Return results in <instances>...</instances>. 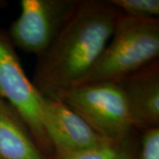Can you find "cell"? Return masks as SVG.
Listing matches in <instances>:
<instances>
[{"label":"cell","instance_id":"obj_1","mask_svg":"<svg viewBox=\"0 0 159 159\" xmlns=\"http://www.w3.org/2000/svg\"><path fill=\"white\" fill-rule=\"evenodd\" d=\"M119 14L109 0H79L56 39L36 57L31 81L43 97L60 100L79 83L108 43Z\"/></svg>","mask_w":159,"mask_h":159},{"label":"cell","instance_id":"obj_2","mask_svg":"<svg viewBox=\"0 0 159 159\" xmlns=\"http://www.w3.org/2000/svg\"><path fill=\"white\" fill-rule=\"evenodd\" d=\"M157 59H159V18L137 19L120 12L108 43L74 88L118 83Z\"/></svg>","mask_w":159,"mask_h":159},{"label":"cell","instance_id":"obj_3","mask_svg":"<svg viewBox=\"0 0 159 159\" xmlns=\"http://www.w3.org/2000/svg\"><path fill=\"white\" fill-rule=\"evenodd\" d=\"M60 100L107 142H121L134 130L127 102L118 83L76 87Z\"/></svg>","mask_w":159,"mask_h":159},{"label":"cell","instance_id":"obj_4","mask_svg":"<svg viewBox=\"0 0 159 159\" xmlns=\"http://www.w3.org/2000/svg\"><path fill=\"white\" fill-rule=\"evenodd\" d=\"M0 97L22 116L34 141L43 153L54 151L43 120L44 97L34 88L24 71L16 48L7 31L0 27Z\"/></svg>","mask_w":159,"mask_h":159},{"label":"cell","instance_id":"obj_5","mask_svg":"<svg viewBox=\"0 0 159 159\" xmlns=\"http://www.w3.org/2000/svg\"><path fill=\"white\" fill-rule=\"evenodd\" d=\"M79 0H21L20 12L7 31L16 49L36 57L51 46Z\"/></svg>","mask_w":159,"mask_h":159},{"label":"cell","instance_id":"obj_6","mask_svg":"<svg viewBox=\"0 0 159 159\" xmlns=\"http://www.w3.org/2000/svg\"><path fill=\"white\" fill-rule=\"evenodd\" d=\"M43 120L54 153L78 152L109 142L61 100L44 98Z\"/></svg>","mask_w":159,"mask_h":159},{"label":"cell","instance_id":"obj_7","mask_svg":"<svg viewBox=\"0 0 159 159\" xmlns=\"http://www.w3.org/2000/svg\"><path fill=\"white\" fill-rule=\"evenodd\" d=\"M138 132L159 126V59L118 82Z\"/></svg>","mask_w":159,"mask_h":159},{"label":"cell","instance_id":"obj_8","mask_svg":"<svg viewBox=\"0 0 159 159\" xmlns=\"http://www.w3.org/2000/svg\"><path fill=\"white\" fill-rule=\"evenodd\" d=\"M0 159H51L36 144L22 116L1 97Z\"/></svg>","mask_w":159,"mask_h":159},{"label":"cell","instance_id":"obj_9","mask_svg":"<svg viewBox=\"0 0 159 159\" xmlns=\"http://www.w3.org/2000/svg\"><path fill=\"white\" fill-rule=\"evenodd\" d=\"M138 145L139 132L134 129L121 142L78 152H55L51 159H138Z\"/></svg>","mask_w":159,"mask_h":159},{"label":"cell","instance_id":"obj_10","mask_svg":"<svg viewBox=\"0 0 159 159\" xmlns=\"http://www.w3.org/2000/svg\"><path fill=\"white\" fill-rule=\"evenodd\" d=\"M122 14L137 19H157L158 0H109Z\"/></svg>","mask_w":159,"mask_h":159},{"label":"cell","instance_id":"obj_11","mask_svg":"<svg viewBox=\"0 0 159 159\" xmlns=\"http://www.w3.org/2000/svg\"><path fill=\"white\" fill-rule=\"evenodd\" d=\"M138 159H159V126L139 132Z\"/></svg>","mask_w":159,"mask_h":159},{"label":"cell","instance_id":"obj_12","mask_svg":"<svg viewBox=\"0 0 159 159\" xmlns=\"http://www.w3.org/2000/svg\"><path fill=\"white\" fill-rule=\"evenodd\" d=\"M7 6V2L5 1V0H0V10L5 8L6 6Z\"/></svg>","mask_w":159,"mask_h":159}]
</instances>
